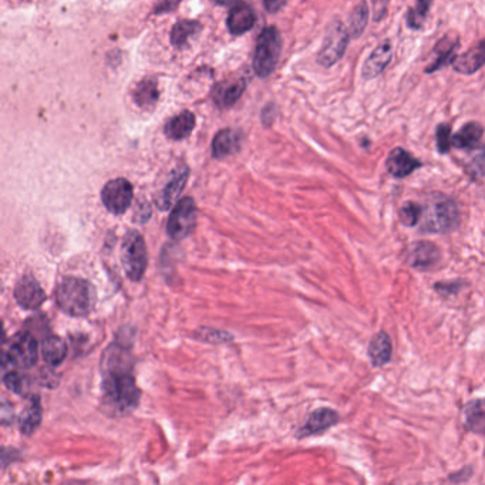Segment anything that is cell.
Instances as JSON below:
<instances>
[{"label": "cell", "instance_id": "1", "mask_svg": "<svg viewBox=\"0 0 485 485\" xmlns=\"http://www.w3.org/2000/svg\"><path fill=\"white\" fill-rule=\"evenodd\" d=\"M121 349L110 348V359L106 357L107 370L103 381V392L106 403L114 410V413L127 414L132 411L139 403V389L135 378L125 362H118Z\"/></svg>", "mask_w": 485, "mask_h": 485}, {"label": "cell", "instance_id": "7", "mask_svg": "<svg viewBox=\"0 0 485 485\" xmlns=\"http://www.w3.org/2000/svg\"><path fill=\"white\" fill-rule=\"evenodd\" d=\"M197 225V204L191 197L179 200L168 218L167 233L174 240H182L188 238Z\"/></svg>", "mask_w": 485, "mask_h": 485}, {"label": "cell", "instance_id": "26", "mask_svg": "<svg viewBox=\"0 0 485 485\" xmlns=\"http://www.w3.org/2000/svg\"><path fill=\"white\" fill-rule=\"evenodd\" d=\"M41 355L46 363H48L50 366H59L63 363V360L67 356V346L60 337L50 336L43 342Z\"/></svg>", "mask_w": 485, "mask_h": 485}, {"label": "cell", "instance_id": "35", "mask_svg": "<svg viewBox=\"0 0 485 485\" xmlns=\"http://www.w3.org/2000/svg\"><path fill=\"white\" fill-rule=\"evenodd\" d=\"M389 8V0H371V15L374 22H380L384 19Z\"/></svg>", "mask_w": 485, "mask_h": 485}, {"label": "cell", "instance_id": "31", "mask_svg": "<svg viewBox=\"0 0 485 485\" xmlns=\"http://www.w3.org/2000/svg\"><path fill=\"white\" fill-rule=\"evenodd\" d=\"M432 0H417V5L407 15V25L411 29H420L428 15Z\"/></svg>", "mask_w": 485, "mask_h": 485}, {"label": "cell", "instance_id": "11", "mask_svg": "<svg viewBox=\"0 0 485 485\" xmlns=\"http://www.w3.org/2000/svg\"><path fill=\"white\" fill-rule=\"evenodd\" d=\"M393 57V44L390 40H384L370 53L369 59L363 64V78L373 80L380 76L384 69L390 64Z\"/></svg>", "mask_w": 485, "mask_h": 485}, {"label": "cell", "instance_id": "34", "mask_svg": "<svg viewBox=\"0 0 485 485\" xmlns=\"http://www.w3.org/2000/svg\"><path fill=\"white\" fill-rule=\"evenodd\" d=\"M435 138H437V150L442 154H446L450 151L453 145V137H451V125L450 124H440L435 131Z\"/></svg>", "mask_w": 485, "mask_h": 485}, {"label": "cell", "instance_id": "15", "mask_svg": "<svg viewBox=\"0 0 485 485\" xmlns=\"http://www.w3.org/2000/svg\"><path fill=\"white\" fill-rule=\"evenodd\" d=\"M385 167L387 171L395 178H406L410 174H413L417 168H420L421 163L417 158H414L407 150L397 147L392 150L389 157H387Z\"/></svg>", "mask_w": 485, "mask_h": 485}, {"label": "cell", "instance_id": "21", "mask_svg": "<svg viewBox=\"0 0 485 485\" xmlns=\"http://www.w3.org/2000/svg\"><path fill=\"white\" fill-rule=\"evenodd\" d=\"M484 134V127L479 123L471 121L461 127L453 137V145L460 150H472L479 144Z\"/></svg>", "mask_w": 485, "mask_h": 485}, {"label": "cell", "instance_id": "36", "mask_svg": "<svg viewBox=\"0 0 485 485\" xmlns=\"http://www.w3.org/2000/svg\"><path fill=\"white\" fill-rule=\"evenodd\" d=\"M264 2H265V8L268 9V12L276 13L278 11H280L286 5L287 0H264Z\"/></svg>", "mask_w": 485, "mask_h": 485}, {"label": "cell", "instance_id": "16", "mask_svg": "<svg viewBox=\"0 0 485 485\" xmlns=\"http://www.w3.org/2000/svg\"><path fill=\"white\" fill-rule=\"evenodd\" d=\"M457 46H458L457 37L447 36L442 39L434 48V56L431 59V63L425 67V73H434L440 70L442 67L447 66L449 63H453L456 60Z\"/></svg>", "mask_w": 485, "mask_h": 485}, {"label": "cell", "instance_id": "8", "mask_svg": "<svg viewBox=\"0 0 485 485\" xmlns=\"http://www.w3.org/2000/svg\"><path fill=\"white\" fill-rule=\"evenodd\" d=\"M349 29L342 22H333L325 36L317 60L325 67H332L341 60L349 44Z\"/></svg>", "mask_w": 485, "mask_h": 485}, {"label": "cell", "instance_id": "18", "mask_svg": "<svg viewBox=\"0 0 485 485\" xmlns=\"http://www.w3.org/2000/svg\"><path fill=\"white\" fill-rule=\"evenodd\" d=\"M254 25L255 13L248 5L238 4L231 9L228 16V29L232 34H244L251 30Z\"/></svg>", "mask_w": 485, "mask_h": 485}, {"label": "cell", "instance_id": "19", "mask_svg": "<svg viewBox=\"0 0 485 485\" xmlns=\"http://www.w3.org/2000/svg\"><path fill=\"white\" fill-rule=\"evenodd\" d=\"M392 341L387 333L378 332L373 336L369 343V357L376 367H381L387 364L392 359Z\"/></svg>", "mask_w": 485, "mask_h": 485}, {"label": "cell", "instance_id": "13", "mask_svg": "<svg viewBox=\"0 0 485 485\" xmlns=\"http://www.w3.org/2000/svg\"><path fill=\"white\" fill-rule=\"evenodd\" d=\"M337 421H339V414L334 410L327 409V407L317 409L309 416L308 421L299 428L296 435H298V439L310 437V435H316V434H320V432L329 430Z\"/></svg>", "mask_w": 485, "mask_h": 485}, {"label": "cell", "instance_id": "29", "mask_svg": "<svg viewBox=\"0 0 485 485\" xmlns=\"http://www.w3.org/2000/svg\"><path fill=\"white\" fill-rule=\"evenodd\" d=\"M369 22V5L366 0L362 2L353 9L350 19H349V33L352 37H359L364 32Z\"/></svg>", "mask_w": 485, "mask_h": 485}, {"label": "cell", "instance_id": "9", "mask_svg": "<svg viewBox=\"0 0 485 485\" xmlns=\"http://www.w3.org/2000/svg\"><path fill=\"white\" fill-rule=\"evenodd\" d=\"M132 185L125 178L109 181L102 191V201L104 207L114 215L124 214L132 203Z\"/></svg>", "mask_w": 485, "mask_h": 485}, {"label": "cell", "instance_id": "32", "mask_svg": "<svg viewBox=\"0 0 485 485\" xmlns=\"http://www.w3.org/2000/svg\"><path fill=\"white\" fill-rule=\"evenodd\" d=\"M465 172L472 179L485 178V144L472 156L465 165Z\"/></svg>", "mask_w": 485, "mask_h": 485}, {"label": "cell", "instance_id": "10", "mask_svg": "<svg viewBox=\"0 0 485 485\" xmlns=\"http://www.w3.org/2000/svg\"><path fill=\"white\" fill-rule=\"evenodd\" d=\"M15 299L26 310H34L46 301V294L36 278L26 275L15 286Z\"/></svg>", "mask_w": 485, "mask_h": 485}, {"label": "cell", "instance_id": "17", "mask_svg": "<svg viewBox=\"0 0 485 485\" xmlns=\"http://www.w3.org/2000/svg\"><path fill=\"white\" fill-rule=\"evenodd\" d=\"M485 64V40H481L464 55L456 57L453 67L457 73L472 74Z\"/></svg>", "mask_w": 485, "mask_h": 485}, {"label": "cell", "instance_id": "30", "mask_svg": "<svg viewBox=\"0 0 485 485\" xmlns=\"http://www.w3.org/2000/svg\"><path fill=\"white\" fill-rule=\"evenodd\" d=\"M4 383L11 392L19 396H25L30 390V380L18 371H6L4 376Z\"/></svg>", "mask_w": 485, "mask_h": 485}, {"label": "cell", "instance_id": "20", "mask_svg": "<svg viewBox=\"0 0 485 485\" xmlns=\"http://www.w3.org/2000/svg\"><path fill=\"white\" fill-rule=\"evenodd\" d=\"M240 147V137L233 130H221L212 142V154L215 158H225L235 154Z\"/></svg>", "mask_w": 485, "mask_h": 485}, {"label": "cell", "instance_id": "28", "mask_svg": "<svg viewBox=\"0 0 485 485\" xmlns=\"http://www.w3.org/2000/svg\"><path fill=\"white\" fill-rule=\"evenodd\" d=\"M201 32V25L192 20L178 22L171 32V41L175 47H184L193 36Z\"/></svg>", "mask_w": 485, "mask_h": 485}, {"label": "cell", "instance_id": "27", "mask_svg": "<svg viewBox=\"0 0 485 485\" xmlns=\"http://www.w3.org/2000/svg\"><path fill=\"white\" fill-rule=\"evenodd\" d=\"M41 423V403L37 396H33L29 407L23 411L20 420V430L26 435H32Z\"/></svg>", "mask_w": 485, "mask_h": 485}, {"label": "cell", "instance_id": "2", "mask_svg": "<svg viewBox=\"0 0 485 485\" xmlns=\"http://www.w3.org/2000/svg\"><path fill=\"white\" fill-rule=\"evenodd\" d=\"M56 305L69 316L80 317L88 315L95 303L94 286L81 278L67 276L56 287Z\"/></svg>", "mask_w": 485, "mask_h": 485}, {"label": "cell", "instance_id": "23", "mask_svg": "<svg viewBox=\"0 0 485 485\" xmlns=\"http://www.w3.org/2000/svg\"><path fill=\"white\" fill-rule=\"evenodd\" d=\"M193 125H196V116L191 111H182L167 123L165 134L171 139H184L192 132Z\"/></svg>", "mask_w": 485, "mask_h": 485}, {"label": "cell", "instance_id": "33", "mask_svg": "<svg viewBox=\"0 0 485 485\" xmlns=\"http://www.w3.org/2000/svg\"><path fill=\"white\" fill-rule=\"evenodd\" d=\"M423 215V205L416 203H406L400 210V219L406 226H416L420 224Z\"/></svg>", "mask_w": 485, "mask_h": 485}, {"label": "cell", "instance_id": "6", "mask_svg": "<svg viewBox=\"0 0 485 485\" xmlns=\"http://www.w3.org/2000/svg\"><path fill=\"white\" fill-rule=\"evenodd\" d=\"M37 362V342L29 332L16 333L4 350V369H30Z\"/></svg>", "mask_w": 485, "mask_h": 485}, {"label": "cell", "instance_id": "12", "mask_svg": "<svg viewBox=\"0 0 485 485\" xmlns=\"http://www.w3.org/2000/svg\"><path fill=\"white\" fill-rule=\"evenodd\" d=\"M188 175H189V170L185 165L178 167L172 172L171 179L164 186V189L161 191V193L158 196V200H157V205L161 211H167L171 207H174V204L177 203V200L181 196L182 189L185 188V184L188 181Z\"/></svg>", "mask_w": 485, "mask_h": 485}, {"label": "cell", "instance_id": "22", "mask_svg": "<svg viewBox=\"0 0 485 485\" xmlns=\"http://www.w3.org/2000/svg\"><path fill=\"white\" fill-rule=\"evenodd\" d=\"M247 87V83L244 80H238V81H232V83H222L215 88L214 93V99L215 103L219 107H231L233 106L239 97L242 95Z\"/></svg>", "mask_w": 485, "mask_h": 485}, {"label": "cell", "instance_id": "3", "mask_svg": "<svg viewBox=\"0 0 485 485\" xmlns=\"http://www.w3.org/2000/svg\"><path fill=\"white\" fill-rule=\"evenodd\" d=\"M458 221L460 211L457 203L439 193L423 207L420 228L428 233H447L457 228Z\"/></svg>", "mask_w": 485, "mask_h": 485}, {"label": "cell", "instance_id": "37", "mask_svg": "<svg viewBox=\"0 0 485 485\" xmlns=\"http://www.w3.org/2000/svg\"><path fill=\"white\" fill-rule=\"evenodd\" d=\"M217 2H218L219 5L228 6V5H232V4H235V2H236V0H217Z\"/></svg>", "mask_w": 485, "mask_h": 485}, {"label": "cell", "instance_id": "5", "mask_svg": "<svg viewBox=\"0 0 485 485\" xmlns=\"http://www.w3.org/2000/svg\"><path fill=\"white\" fill-rule=\"evenodd\" d=\"M282 52V39L276 27L262 30L255 50L254 69L259 77H268L276 69Z\"/></svg>", "mask_w": 485, "mask_h": 485}, {"label": "cell", "instance_id": "25", "mask_svg": "<svg viewBox=\"0 0 485 485\" xmlns=\"http://www.w3.org/2000/svg\"><path fill=\"white\" fill-rule=\"evenodd\" d=\"M160 97V91H158V86L157 81L153 78H145L142 80L134 91V100L135 103L145 110L153 109Z\"/></svg>", "mask_w": 485, "mask_h": 485}, {"label": "cell", "instance_id": "14", "mask_svg": "<svg viewBox=\"0 0 485 485\" xmlns=\"http://www.w3.org/2000/svg\"><path fill=\"white\" fill-rule=\"evenodd\" d=\"M407 261L413 268L430 269L440 261V250L432 242L420 240L411 245Z\"/></svg>", "mask_w": 485, "mask_h": 485}, {"label": "cell", "instance_id": "4", "mask_svg": "<svg viewBox=\"0 0 485 485\" xmlns=\"http://www.w3.org/2000/svg\"><path fill=\"white\" fill-rule=\"evenodd\" d=\"M121 264L125 275L132 282H139L147 269L149 254L142 235L134 229L128 231L123 239Z\"/></svg>", "mask_w": 485, "mask_h": 485}, {"label": "cell", "instance_id": "24", "mask_svg": "<svg viewBox=\"0 0 485 485\" xmlns=\"http://www.w3.org/2000/svg\"><path fill=\"white\" fill-rule=\"evenodd\" d=\"M464 424L474 432L485 434V399H477L467 404L464 410Z\"/></svg>", "mask_w": 485, "mask_h": 485}]
</instances>
